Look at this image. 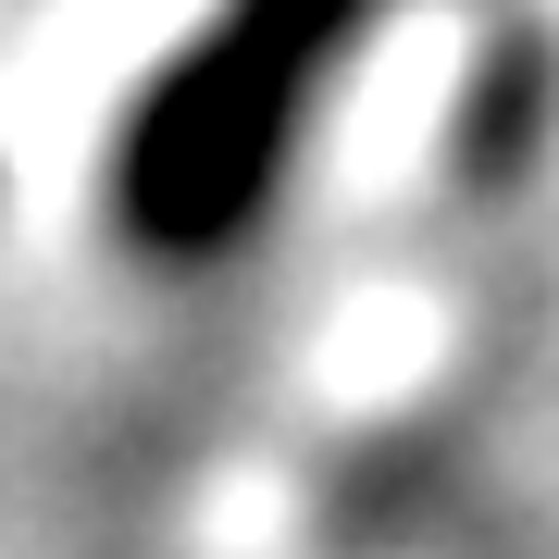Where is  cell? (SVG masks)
<instances>
[{
    "label": "cell",
    "instance_id": "cell-2",
    "mask_svg": "<svg viewBox=\"0 0 559 559\" xmlns=\"http://www.w3.org/2000/svg\"><path fill=\"white\" fill-rule=\"evenodd\" d=\"M559 150V38L547 25H498V38L473 50V87H460V112H448V162H460V187H522L535 162Z\"/></svg>",
    "mask_w": 559,
    "mask_h": 559
},
{
    "label": "cell",
    "instance_id": "cell-1",
    "mask_svg": "<svg viewBox=\"0 0 559 559\" xmlns=\"http://www.w3.org/2000/svg\"><path fill=\"white\" fill-rule=\"evenodd\" d=\"M385 25V0H212L138 75L112 124V237L138 261H224L274 224L323 75Z\"/></svg>",
    "mask_w": 559,
    "mask_h": 559
}]
</instances>
